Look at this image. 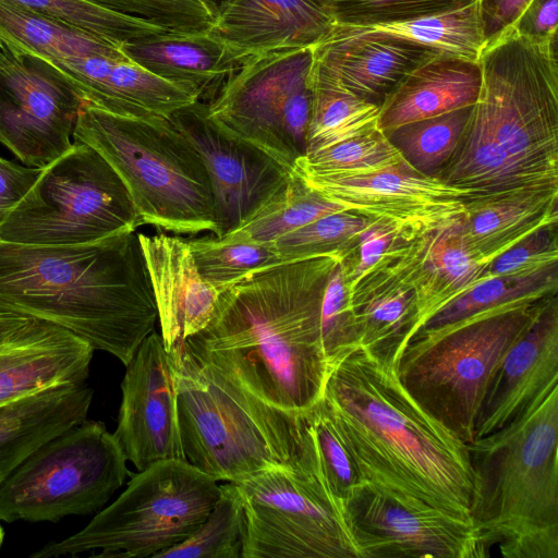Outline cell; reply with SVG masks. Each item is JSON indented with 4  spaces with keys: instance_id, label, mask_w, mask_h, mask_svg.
I'll list each match as a JSON object with an SVG mask.
<instances>
[{
    "instance_id": "cell-1",
    "label": "cell",
    "mask_w": 558,
    "mask_h": 558,
    "mask_svg": "<svg viewBox=\"0 0 558 558\" xmlns=\"http://www.w3.org/2000/svg\"><path fill=\"white\" fill-rule=\"evenodd\" d=\"M343 250L256 271L220 293L214 315L184 341L199 362L259 399L288 411L323 395L328 362L320 305Z\"/></svg>"
},
{
    "instance_id": "cell-2",
    "label": "cell",
    "mask_w": 558,
    "mask_h": 558,
    "mask_svg": "<svg viewBox=\"0 0 558 558\" xmlns=\"http://www.w3.org/2000/svg\"><path fill=\"white\" fill-rule=\"evenodd\" d=\"M322 399L363 482L471 520L468 444L413 399L397 365L354 347L329 365Z\"/></svg>"
},
{
    "instance_id": "cell-3",
    "label": "cell",
    "mask_w": 558,
    "mask_h": 558,
    "mask_svg": "<svg viewBox=\"0 0 558 558\" xmlns=\"http://www.w3.org/2000/svg\"><path fill=\"white\" fill-rule=\"evenodd\" d=\"M0 313L56 325L125 366L158 319L137 232L78 245L0 241Z\"/></svg>"
},
{
    "instance_id": "cell-4",
    "label": "cell",
    "mask_w": 558,
    "mask_h": 558,
    "mask_svg": "<svg viewBox=\"0 0 558 558\" xmlns=\"http://www.w3.org/2000/svg\"><path fill=\"white\" fill-rule=\"evenodd\" d=\"M468 451L470 518L488 556L558 558V386Z\"/></svg>"
},
{
    "instance_id": "cell-5",
    "label": "cell",
    "mask_w": 558,
    "mask_h": 558,
    "mask_svg": "<svg viewBox=\"0 0 558 558\" xmlns=\"http://www.w3.org/2000/svg\"><path fill=\"white\" fill-rule=\"evenodd\" d=\"M168 351L189 463L233 483L274 468L308 469L302 411L259 399L196 360L184 342Z\"/></svg>"
},
{
    "instance_id": "cell-6",
    "label": "cell",
    "mask_w": 558,
    "mask_h": 558,
    "mask_svg": "<svg viewBox=\"0 0 558 558\" xmlns=\"http://www.w3.org/2000/svg\"><path fill=\"white\" fill-rule=\"evenodd\" d=\"M72 136L96 149L118 173L141 226L174 234H216L205 163L169 118L119 116L84 102Z\"/></svg>"
},
{
    "instance_id": "cell-7",
    "label": "cell",
    "mask_w": 558,
    "mask_h": 558,
    "mask_svg": "<svg viewBox=\"0 0 558 558\" xmlns=\"http://www.w3.org/2000/svg\"><path fill=\"white\" fill-rule=\"evenodd\" d=\"M542 300L501 305L412 338L397 364L400 381L429 415L470 444L486 390Z\"/></svg>"
},
{
    "instance_id": "cell-8",
    "label": "cell",
    "mask_w": 558,
    "mask_h": 558,
    "mask_svg": "<svg viewBox=\"0 0 558 558\" xmlns=\"http://www.w3.org/2000/svg\"><path fill=\"white\" fill-rule=\"evenodd\" d=\"M217 482L187 461L157 462L133 475L81 531L29 557L155 558L205 521L220 494Z\"/></svg>"
},
{
    "instance_id": "cell-9",
    "label": "cell",
    "mask_w": 558,
    "mask_h": 558,
    "mask_svg": "<svg viewBox=\"0 0 558 558\" xmlns=\"http://www.w3.org/2000/svg\"><path fill=\"white\" fill-rule=\"evenodd\" d=\"M474 106L510 158L541 185L558 186L557 38L534 40L514 25L480 52Z\"/></svg>"
},
{
    "instance_id": "cell-10",
    "label": "cell",
    "mask_w": 558,
    "mask_h": 558,
    "mask_svg": "<svg viewBox=\"0 0 558 558\" xmlns=\"http://www.w3.org/2000/svg\"><path fill=\"white\" fill-rule=\"evenodd\" d=\"M140 220L124 183L93 147L74 142L41 172L0 225V241L78 245L124 231Z\"/></svg>"
},
{
    "instance_id": "cell-11",
    "label": "cell",
    "mask_w": 558,
    "mask_h": 558,
    "mask_svg": "<svg viewBox=\"0 0 558 558\" xmlns=\"http://www.w3.org/2000/svg\"><path fill=\"white\" fill-rule=\"evenodd\" d=\"M126 457L100 421L49 439L0 483V521L52 522L99 511L130 475Z\"/></svg>"
},
{
    "instance_id": "cell-12",
    "label": "cell",
    "mask_w": 558,
    "mask_h": 558,
    "mask_svg": "<svg viewBox=\"0 0 558 558\" xmlns=\"http://www.w3.org/2000/svg\"><path fill=\"white\" fill-rule=\"evenodd\" d=\"M313 61V46L245 60L205 104L208 119L291 173L306 155Z\"/></svg>"
},
{
    "instance_id": "cell-13",
    "label": "cell",
    "mask_w": 558,
    "mask_h": 558,
    "mask_svg": "<svg viewBox=\"0 0 558 558\" xmlns=\"http://www.w3.org/2000/svg\"><path fill=\"white\" fill-rule=\"evenodd\" d=\"M235 484L245 515L241 558H362L344 502L315 472L274 468Z\"/></svg>"
},
{
    "instance_id": "cell-14",
    "label": "cell",
    "mask_w": 558,
    "mask_h": 558,
    "mask_svg": "<svg viewBox=\"0 0 558 558\" xmlns=\"http://www.w3.org/2000/svg\"><path fill=\"white\" fill-rule=\"evenodd\" d=\"M291 173L344 210L389 223L402 239L457 225L465 213L464 199L474 195L423 174L408 162L364 173L318 172L295 166Z\"/></svg>"
},
{
    "instance_id": "cell-15",
    "label": "cell",
    "mask_w": 558,
    "mask_h": 558,
    "mask_svg": "<svg viewBox=\"0 0 558 558\" xmlns=\"http://www.w3.org/2000/svg\"><path fill=\"white\" fill-rule=\"evenodd\" d=\"M84 101L38 59L0 40V143L43 169L72 143Z\"/></svg>"
},
{
    "instance_id": "cell-16",
    "label": "cell",
    "mask_w": 558,
    "mask_h": 558,
    "mask_svg": "<svg viewBox=\"0 0 558 558\" xmlns=\"http://www.w3.org/2000/svg\"><path fill=\"white\" fill-rule=\"evenodd\" d=\"M362 558H485L471 520L434 507L412 506L363 483L344 501Z\"/></svg>"
},
{
    "instance_id": "cell-17",
    "label": "cell",
    "mask_w": 558,
    "mask_h": 558,
    "mask_svg": "<svg viewBox=\"0 0 558 558\" xmlns=\"http://www.w3.org/2000/svg\"><path fill=\"white\" fill-rule=\"evenodd\" d=\"M484 267L457 225L412 239L395 235L380 259L348 292L349 302L353 310L386 290H411L416 308L414 336L432 316L482 281Z\"/></svg>"
},
{
    "instance_id": "cell-18",
    "label": "cell",
    "mask_w": 558,
    "mask_h": 558,
    "mask_svg": "<svg viewBox=\"0 0 558 558\" xmlns=\"http://www.w3.org/2000/svg\"><path fill=\"white\" fill-rule=\"evenodd\" d=\"M169 120L202 157L211 183L216 236L233 232L287 184L291 173L258 147L220 130L205 102L173 112Z\"/></svg>"
},
{
    "instance_id": "cell-19",
    "label": "cell",
    "mask_w": 558,
    "mask_h": 558,
    "mask_svg": "<svg viewBox=\"0 0 558 558\" xmlns=\"http://www.w3.org/2000/svg\"><path fill=\"white\" fill-rule=\"evenodd\" d=\"M125 367L113 434L128 461L138 471L163 460L186 461L170 354L161 335L149 333Z\"/></svg>"
},
{
    "instance_id": "cell-20",
    "label": "cell",
    "mask_w": 558,
    "mask_h": 558,
    "mask_svg": "<svg viewBox=\"0 0 558 558\" xmlns=\"http://www.w3.org/2000/svg\"><path fill=\"white\" fill-rule=\"evenodd\" d=\"M558 386L557 292L543 299L525 332L498 366L481 403L474 438L525 413Z\"/></svg>"
},
{
    "instance_id": "cell-21",
    "label": "cell",
    "mask_w": 558,
    "mask_h": 558,
    "mask_svg": "<svg viewBox=\"0 0 558 558\" xmlns=\"http://www.w3.org/2000/svg\"><path fill=\"white\" fill-rule=\"evenodd\" d=\"M36 59L65 82L84 102L114 114L169 118L177 110L199 100L193 88L153 74L124 53Z\"/></svg>"
},
{
    "instance_id": "cell-22",
    "label": "cell",
    "mask_w": 558,
    "mask_h": 558,
    "mask_svg": "<svg viewBox=\"0 0 558 558\" xmlns=\"http://www.w3.org/2000/svg\"><path fill=\"white\" fill-rule=\"evenodd\" d=\"M332 24L326 0H227L208 33L239 65L265 53L314 46Z\"/></svg>"
},
{
    "instance_id": "cell-23",
    "label": "cell",
    "mask_w": 558,
    "mask_h": 558,
    "mask_svg": "<svg viewBox=\"0 0 558 558\" xmlns=\"http://www.w3.org/2000/svg\"><path fill=\"white\" fill-rule=\"evenodd\" d=\"M167 350L198 333L210 322L220 292L206 282L186 239L137 233Z\"/></svg>"
},
{
    "instance_id": "cell-24",
    "label": "cell",
    "mask_w": 558,
    "mask_h": 558,
    "mask_svg": "<svg viewBox=\"0 0 558 558\" xmlns=\"http://www.w3.org/2000/svg\"><path fill=\"white\" fill-rule=\"evenodd\" d=\"M94 348L44 320L0 349V408L59 385L85 383Z\"/></svg>"
},
{
    "instance_id": "cell-25",
    "label": "cell",
    "mask_w": 558,
    "mask_h": 558,
    "mask_svg": "<svg viewBox=\"0 0 558 558\" xmlns=\"http://www.w3.org/2000/svg\"><path fill=\"white\" fill-rule=\"evenodd\" d=\"M437 52L402 39L331 34L313 46L315 62L348 89L379 107L411 71Z\"/></svg>"
},
{
    "instance_id": "cell-26",
    "label": "cell",
    "mask_w": 558,
    "mask_h": 558,
    "mask_svg": "<svg viewBox=\"0 0 558 558\" xmlns=\"http://www.w3.org/2000/svg\"><path fill=\"white\" fill-rule=\"evenodd\" d=\"M457 228L468 247L489 263L532 232L558 222V186L520 187L464 199Z\"/></svg>"
},
{
    "instance_id": "cell-27",
    "label": "cell",
    "mask_w": 558,
    "mask_h": 558,
    "mask_svg": "<svg viewBox=\"0 0 558 558\" xmlns=\"http://www.w3.org/2000/svg\"><path fill=\"white\" fill-rule=\"evenodd\" d=\"M482 87L478 60L437 52L411 71L380 106L385 134L415 121L473 106Z\"/></svg>"
},
{
    "instance_id": "cell-28",
    "label": "cell",
    "mask_w": 558,
    "mask_h": 558,
    "mask_svg": "<svg viewBox=\"0 0 558 558\" xmlns=\"http://www.w3.org/2000/svg\"><path fill=\"white\" fill-rule=\"evenodd\" d=\"M94 391L87 383L40 390L0 408V483L39 446L83 422Z\"/></svg>"
},
{
    "instance_id": "cell-29",
    "label": "cell",
    "mask_w": 558,
    "mask_h": 558,
    "mask_svg": "<svg viewBox=\"0 0 558 558\" xmlns=\"http://www.w3.org/2000/svg\"><path fill=\"white\" fill-rule=\"evenodd\" d=\"M121 50L153 74L193 88L199 100L215 95L238 66L208 29L144 36L122 43Z\"/></svg>"
},
{
    "instance_id": "cell-30",
    "label": "cell",
    "mask_w": 558,
    "mask_h": 558,
    "mask_svg": "<svg viewBox=\"0 0 558 558\" xmlns=\"http://www.w3.org/2000/svg\"><path fill=\"white\" fill-rule=\"evenodd\" d=\"M436 177L474 195L545 186L510 158L474 105L454 153Z\"/></svg>"
},
{
    "instance_id": "cell-31",
    "label": "cell",
    "mask_w": 558,
    "mask_h": 558,
    "mask_svg": "<svg viewBox=\"0 0 558 558\" xmlns=\"http://www.w3.org/2000/svg\"><path fill=\"white\" fill-rule=\"evenodd\" d=\"M327 34L402 39L471 60H478L485 44L478 0L447 12L401 22L361 26L332 24Z\"/></svg>"
},
{
    "instance_id": "cell-32",
    "label": "cell",
    "mask_w": 558,
    "mask_h": 558,
    "mask_svg": "<svg viewBox=\"0 0 558 558\" xmlns=\"http://www.w3.org/2000/svg\"><path fill=\"white\" fill-rule=\"evenodd\" d=\"M0 40L35 58L61 60L120 54L121 44L0 0Z\"/></svg>"
},
{
    "instance_id": "cell-33",
    "label": "cell",
    "mask_w": 558,
    "mask_h": 558,
    "mask_svg": "<svg viewBox=\"0 0 558 558\" xmlns=\"http://www.w3.org/2000/svg\"><path fill=\"white\" fill-rule=\"evenodd\" d=\"M306 155L378 130L380 107L343 86L315 60Z\"/></svg>"
},
{
    "instance_id": "cell-34",
    "label": "cell",
    "mask_w": 558,
    "mask_h": 558,
    "mask_svg": "<svg viewBox=\"0 0 558 558\" xmlns=\"http://www.w3.org/2000/svg\"><path fill=\"white\" fill-rule=\"evenodd\" d=\"M557 268L530 277L484 279L432 316L412 338L441 330L490 308L521 301H537L556 293Z\"/></svg>"
},
{
    "instance_id": "cell-35",
    "label": "cell",
    "mask_w": 558,
    "mask_h": 558,
    "mask_svg": "<svg viewBox=\"0 0 558 558\" xmlns=\"http://www.w3.org/2000/svg\"><path fill=\"white\" fill-rule=\"evenodd\" d=\"M341 210H344L341 206L324 198L306 185L300 177L291 173L283 189L264 207L236 230L222 236L254 242H275L291 231Z\"/></svg>"
},
{
    "instance_id": "cell-36",
    "label": "cell",
    "mask_w": 558,
    "mask_h": 558,
    "mask_svg": "<svg viewBox=\"0 0 558 558\" xmlns=\"http://www.w3.org/2000/svg\"><path fill=\"white\" fill-rule=\"evenodd\" d=\"M187 243L202 278L220 293L256 271L287 263L275 242L217 238L211 233Z\"/></svg>"
},
{
    "instance_id": "cell-37",
    "label": "cell",
    "mask_w": 558,
    "mask_h": 558,
    "mask_svg": "<svg viewBox=\"0 0 558 558\" xmlns=\"http://www.w3.org/2000/svg\"><path fill=\"white\" fill-rule=\"evenodd\" d=\"M245 531L243 500L235 483L220 494L205 521L183 542L155 558H241Z\"/></svg>"
},
{
    "instance_id": "cell-38",
    "label": "cell",
    "mask_w": 558,
    "mask_h": 558,
    "mask_svg": "<svg viewBox=\"0 0 558 558\" xmlns=\"http://www.w3.org/2000/svg\"><path fill=\"white\" fill-rule=\"evenodd\" d=\"M472 106L403 124L387 137L404 160L423 174L436 175L454 153Z\"/></svg>"
},
{
    "instance_id": "cell-39",
    "label": "cell",
    "mask_w": 558,
    "mask_h": 558,
    "mask_svg": "<svg viewBox=\"0 0 558 558\" xmlns=\"http://www.w3.org/2000/svg\"><path fill=\"white\" fill-rule=\"evenodd\" d=\"M314 468L331 494L345 501L363 480L322 397L302 411Z\"/></svg>"
},
{
    "instance_id": "cell-40",
    "label": "cell",
    "mask_w": 558,
    "mask_h": 558,
    "mask_svg": "<svg viewBox=\"0 0 558 558\" xmlns=\"http://www.w3.org/2000/svg\"><path fill=\"white\" fill-rule=\"evenodd\" d=\"M9 1L57 22L120 44L170 31L88 0Z\"/></svg>"
},
{
    "instance_id": "cell-41",
    "label": "cell",
    "mask_w": 558,
    "mask_h": 558,
    "mask_svg": "<svg viewBox=\"0 0 558 558\" xmlns=\"http://www.w3.org/2000/svg\"><path fill=\"white\" fill-rule=\"evenodd\" d=\"M375 220L341 210L324 216L275 241L284 262H294L357 247L360 233Z\"/></svg>"
},
{
    "instance_id": "cell-42",
    "label": "cell",
    "mask_w": 558,
    "mask_h": 558,
    "mask_svg": "<svg viewBox=\"0 0 558 558\" xmlns=\"http://www.w3.org/2000/svg\"><path fill=\"white\" fill-rule=\"evenodd\" d=\"M403 162L407 161L387 135L375 130L305 155L295 166L318 172L364 173Z\"/></svg>"
},
{
    "instance_id": "cell-43",
    "label": "cell",
    "mask_w": 558,
    "mask_h": 558,
    "mask_svg": "<svg viewBox=\"0 0 558 558\" xmlns=\"http://www.w3.org/2000/svg\"><path fill=\"white\" fill-rule=\"evenodd\" d=\"M474 0H326L333 24L371 25L438 14Z\"/></svg>"
},
{
    "instance_id": "cell-44",
    "label": "cell",
    "mask_w": 558,
    "mask_h": 558,
    "mask_svg": "<svg viewBox=\"0 0 558 558\" xmlns=\"http://www.w3.org/2000/svg\"><path fill=\"white\" fill-rule=\"evenodd\" d=\"M345 258L332 267L320 305V337L328 367L343 353L360 345L359 328L344 282Z\"/></svg>"
},
{
    "instance_id": "cell-45",
    "label": "cell",
    "mask_w": 558,
    "mask_h": 558,
    "mask_svg": "<svg viewBox=\"0 0 558 558\" xmlns=\"http://www.w3.org/2000/svg\"><path fill=\"white\" fill-rule=\"evenodd\" d=\"M174 32L206 31L215 11L205 0H88Z\"/></svg>"
},
{
    "instance_id": "cell-46",
    "label": "cell",
    "mask_w": 558,
    "mask_h": 558,
    "mask_svg": "<svg viewBox=\"0 0 558 558\" xmlns=\"http://www.w3.org/2000/svg\"><path fill=\"white\" fill-rule=\"evenodd\" d=\"M557 266V225H550L532 232L487 263L483 280L490 277H530Z\"/></svg>"
},
{
    "instance_id": "cell-47",
    "label": "cell",
    "mask_w": 558,
    "mask_h": 558,
    "mask_svg": "<svg viewBox=\"0 0 558 558\" xmlns=\"http://www.w3.org/2000/svg\"><path fill=\"white\" fill-rule=\"evenodd\" d=\"M397 235L392 226L375 220L359 235V258L353 265L349 256L344 260V282L348 292L380 259L392 239Z\"/></svg>"
},
{
    "instance_id": "cell-48",
    "label": "cell",
    "mask_w": 558,
    "mask_h": 558,
    "mask_svg": "<svg viewBox=\"0 0 558 558\" xmlns=\"http://www.w3.org/2000/svg\"><path fill=\"white\" fill-rule=\"evenodd\" d=\"M41 169L0 157V225L37 181Z\"/></svg>"
},
{
    "instance_id": "cell-49",
    "label": "cell",
    "mask_w": 558,
    "mask_h": 558,
    "mask_svg": "<svg viewBox=\"0 0 558 558\" xmlns=\"http://www.w3.org/2000/svg\"><path fill=\"white\" fill-rule=\"evenodd\" d=\"M558 0H531L514 22L515 28L534 40L557 38Z\"/></svg>"
},
{
    "instance_id": "cell-50",
    "label": "cell",
    "mask_w": 558,
    "mask_h": 558,
    "mask_svg": "<svg viewBox=\"0 0 558 558\" xmlns=\"http://www.w3.org/2000/svg\"><path fill=\"white\" fill-rule=\"evenodd\" d=\"M531 0H478L485 43L510 27Z\"/></svg>"
},
{
    "instance_id": "cell-51",
    "label": "cell",
    "mask_w": 558,
    "mask_h": 558,
    "mask_svg": "<svg viewBox=\"0 0 558 558\" xmlns=\"http://www.w3.org/2000/svg\"><path fill=\"white\" fill-rule=\"evenodd\" d=\"M38 322L33 317L0 313V349L29 331Z\"/></svg>"
},
{
    "instance_id": "cell-52",
    "label": "cell",
    "mask_w": 558,
    "mask_h": 558,
    "mask_svg": "<svg viewBox=\"0 0 558 558\" xmlns=\"http://www.w3.org/2000/svg\"><path fill=\"white\" fill-rule=\"evenodd\" d=\"M216 12L227 0H205Z\"/></svg>"
},
{
    "instance_id": "cell-53",
    "label": "cell",
    "mask_w": 558,
    "mask_h": 558,
    "mask_svg": "<svg viewBox=\"0 0 558 558\" xmlns=\"http://www.w3.org/2000/svg\"><path fill=\"white\" fill-rule=\"evenodd\" d=\"M3 541H4V529L3 526L0 524V550H1V547L3 545Z\"/></svg>"
}]
</instances>
